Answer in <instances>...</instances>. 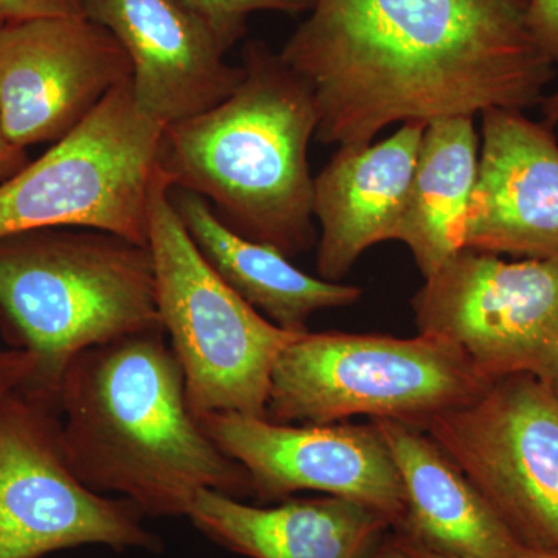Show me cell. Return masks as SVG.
I'll use <instances>...</instances> for the list:
<instances>
[{
    "instance_id": "6da1fadb",
    "label": "cell",
    "mask_w": 558,
    "mask_h": 558,
    "mask_svg": "<svg viewBox=\"0 0 558 558\" xmlns=\"http://www.w3.org/2000/svg\"><path fill=\"white\" fill-rule=\"evenodd\" d=\"M281 60L310 89L318 142L395 123L532 108L556 75L520 0H315Z\"/></svg>"
},
{
    "instance_id": "7a4b0ae2",
    "label": "cell",
    "mask_w": 558,
    "mask_h": 558,
    "mask_svg": "<svg viewBox=\"0 0 558 558\" xmlns=\"http://www.w3.org/2000/svg\"><path fill=\"white\" fill-rule=\"evenodd\" d=\"M58 411L81 483L130 499L145 517H186L201 490L252 498L248 473L191 411L182 366L161 328L76 355Z\"/></svg>"
},
{
    "instance_id": "3957f363",
    "label": "cell",
    "mask_w": 558,
    "mask_h": 558,
    "mask_svg": "<svg viewBox=\"0 0 558 558\" xmlns=\"http://www.w3.org/2000/svg\"><path fill=\"white\" fill-rule=\"evenodd\" d=\"M241 65L227 100L165 128L159 167L171 189L204 197L234 233L293 258L317 240L307 160L317 108L263 40H250Z\"/></svg>"
},
{
    "instance_id": "277c9868",
    "label": "cell",
    "mask_w": 558,
    "mask_h": 558,
    "mask_svg": "<svg viewBox=\"0 0 558 558\" xmlns=\"http://www.w3.org/2000/svg\"><path fill=\"white\" fill-rule=\"evenodd\" d=\"M157 328L148 245L90 229L0 238V329L11 348L35 357L21 388L32 398L58 411L62 379L76 355Z\"/></svg>"
},
{
    "instance_id": "5b68a950",
    "label": "cell",
    "mask_w": 558,
    "mask_h": 558,
    "mask_svg": "<svg viewBox=\"0 0 558 558\" xmlns=\"http://www.w3.org/2000/svg\"><path fill=\"white\" fill-rule=\"evenodd\" d=\"M492 384L444 337L307 330L275 363L266 418L326 425L365 416L424 429L433 417L468 405Z\"/></svg>"
},
{
    "instance_id": "8992f818",
    "label": "cell",
    "mask_w": 558,
    "mask_h": 558,
    "mask_svg": "<svg viewBox=\"0 0 558 558\" xmlns=\"http://www.w3.org/2000/svg\"><path fill=\"white\" fill-rule=\"evenodd\" d=\"M148 247L160 325L182 366L191 411L266 417L271 371L300 333L278 328L209 267L160 167L150 190Z\"/></svg>"
},
{
    "instance_id": "52a82bcc",
    "label": "cell",
    "mask_w": 558,
    "mask_h": 558,
    "mask_svg": "<svg viewBox=\"0 0 558 558\" xmlns=\"http://www.w3.org/2000/svg\"><path fill=\"white\" fill-rule=\"evenodd\" d=\"M163 124L116 87L86 120L0 185V238L90 229L148 245L149 199Z\"/></svg>"
},
{
    "instance_id": "ba28073f",
    "label": "cell",
    "mask_w": 558,
    "mask_h": 558,
    "mask_svg": "<svg viewBox=\"0 0 558 558\" xmlns=\"http://www.w3.org/2000/svg\"><path fill=\"white\" fill-rule=\"evenodd\" d=\"M142 510L97 494L70 468L57 410L22 389L0 399V558H43L81 546L161 553Z\"/></svg>"
},
{
    "instance_id": "9c48e42d",
    "label": "cell",
    "mask_w": 558,
    "mask_h": 558,
    "mask_svg": "<svg viewBox=\"0 0 558 558\" xmlns=\"http://www.w3.org/2000/svg\"><path fill=\"white\" fill-rule=\"evenodd\" d=\"M524 550L558 556V400L529 374L495 380L424 427Z\"/></svg>"
},
{
    "instance_id": "30bf717a",
    "label": "cell",
    "mask_w": 558,
    "mask_h": 558,
    "mask_svg": "<svg viewBox=\"0 0 558 558\" xmlns=\"http://www.w3.org/2000/svg\"><path fill=\"white\" fill-rule=\"evenodd\" d=\"M418 332L457 343L490 381L558 376V260H505L462 248L413 301Z\"/></svg>"
},
{
    "instance_id": "8fae6325",
    "label": "cell",
    "mask_w": 558,
    "mask_h": 558,
    "mask_svg": "<svg viewBox=\"0 0 558 558\" xmlns=\"http://www.w3.org/2000/svg\"><path fill=\"white\" fill-rule=\"evenodd\" d=\"M197 418L220 449L248 473L252 498L258 505L318 492L376 510L392 531L402 523V483L376 422L290 425L236 413Z\"/></svg>"
},
{
    "instance_id": "7c38bea8",
    "label": "cell",
    "mask_w": 558,
    "mask_h": 558,
    "mask_svg": "<svg viewBox=\"0 0 558 558\" xmlns=\"http://www.w3.org/2000/svg\"><path fill=\"white\" fill-rule=\"evenodd\" d=\"M131 76L119 40L89 17H33L0 27V119L22 148L65 137Z\"/></svg>"
},
{
    "instance_id": "4fadbf2b",
    "label": "cell",
    "mask_w": 558,
    "mask_h": 558,
    "mask_svg": "<svg viewBox=\"0 0 558 558\" xmlns=\"http://www.w3.org/2000/svg\"><path fill=\"white\" fill-rule=\"evenodd\" d=\"M126 51L138 108L163 126L227 100L244 78L230 47L182 0H80Z\"/></svg>"
},
{
    "instance_id": "5bb4252c",
    "label": "cell",
    "mask_w": 558,
    "mask_h": 558,
    "mask_svg": "<svg viewBox=\"0 0 558 558\" xmlns=\"http://www.w3.org/2000/svg\"><path fill=\"white\" fill-rule=\"evenodd\" d=\"M478 175L462 248L558 260V142L519 109L481 113Z\"/></svg>"
},
{
    "instance_id": "9a60e30c",
    "label": "cell",
    "mask_w": 558,
    "mask_h": 558,
    "mask_svg": "<svg viewBox=\"0 0 558 558\" xmlns=\"http://www.w3.org/2000/svg\"><path fill=\"white\" fill-rule=\"evenodd\" d=\"M424 130L425 124L413 121L376 145L339 148L315 175L319 278L340 282L366 250L395 240Z\"/></svg>"
},
{
    "instance_id": "2e32d148",
    "label": "cell",
    "mask_w": 558,
    "mask_h": 558,
    "mask_svg": "<svg viewBox=\"0 0 558 558\" xmlns=\"http://www.w3.org/2000/svg\"><path fill=\"white\" fill-rule=\"evenodd\" d=\"M186 517L220 548L248 558H373L392 531L376 510L332 495L253 506L201 490Z\"/></svg>"
},
{
    "instance_id": "e0dca14e",
    "label": "cell",
    "mask_w": 558,
    "mask_h": 558,
    "mask_svg": "<svg viewBox=\"0 0 558 558\" xmlns=\"http://www.w3.org/2000/svg\"><path fill=\"white\" fill-rule=\"evenodd\" d=\"M403 487L405 513L395 532L435 553L519 558L524 549L478 488L424 429L374 418Z\"/></svg>"
},
{
    "instance_id": "ac0fdd59",
    "label": "cell",
    "mask_w": 558,
    "mask_h": 558,
    "mask_svg": "<svg viewBox=\"0 0 558 558\" xmlns=\"http://www.w3.org/2000/svg\"><path fill=\"white\" fill-rule=\"evenodd\" d=\"M171 202L209 267L278 328L307 332L312 315L362 299L357 286L312 277L277 248L234 233L204 197L171 189Z\"/></svg>"
},
{
    "instance_id": "d6986e66",
    "label": "cell",
    "mask_w": 558,
    "mask_h": 558,
    "mask_svg": "<svg viewBox=\"0 0 558 558\" xmlns=\"http://www.w3.org/2000/svg\"><path fill=\"white\" fill-rule=\"evenodd\" d=\"M480 138L473 117L425 124L405 211L395 241L403 242L422 277L462 250V229L478 175Z\"/></svg>"
},
{
    "instance_id": "ffe728a7",
    "label": "cell",
    "mask_w": 558,
    "mask_h": 558,
    "mask_svg": "<svg viewBox=\"0 0 558 558\" xmlns=\"http://www.w3.org/2000/svg\"><path fill=\"white\" fill-rule=\"evenodd\" d=\"M201 14L227 46L233 47L247 31V17L256 11L300 14L311 11L315 0H182Z\"/></svg>"
},
{
    "instance_id": "44dd1931",
    "label": "cell",
    "mask_w": 558,
    "mask_h": 558,
    "mask_svg": "<svg viewBox=\"0 0 558 558\" xmlns=\"http://www.w3.org/2000/svg\"><path fill=\"white\" fill-rule=\"evenodd\" d=\"M520 2L535 43L558 68V0H520Z\"/></svg>"
},
{
    "instance_id": "7402d4cb",
    "label": "cell",
    "mask_w": 558,
    "mask_h": 558,
    "mask_svg": "<svg viewBox=\"0 0 558 558\" xmlns=\"http://www.w3.org/2000/svg\"><path fill=\"white\" fill-rule=\"evenodd\" d=\"M5 22L47 16H84L80 0H0Z\"/></svg>"
},
{
    "instance_id": "603a6c76",
    "label": "cell",
    "mask_w": 558,
    "mask_h": 558,
    "mask_svg": "<svg viewBox=\"0 0 558 558\" xmlns=\"http://www.w3.org/2000/svg\"><path fill=\"white\" fill-rule=\"evenodd\" d=\"M35 366L31 352L17 348L0 349V399L24 387Z\"/></svg>"
},
{
    "instance_id": "cb8c5ba5",
    "label": "cell",
    "mask_w": 558,
    "mask_h": 558,
    "mask_svg": "<svg viewBox=\"0 0 558 558\" xmlns=\"http://www.w3.org/2000/svg\"><path fill=\"white\" fill-rule=\"evenodd\" d=\"M31 163L27 149L17 146L7 134L0 119V185L9 182L11 178L24 170Z\"/></svg>"
},
{
    "instance_id": "d4e9b609",
    "label": "cell",
    "mask_w": 558,
    "mask_h": 558,
    "mask_svg": "<svg viewBox=\"0 0 558 558\" xmlns=\"http://www.w3.org/2000/svg\"><path fill=\"white\" fill-rule=\"evenodd\" d=\"M391 539L398 558H465L435 553V550L424 548V546L414 543L413 539L407 538L405 535L398 534L395 531L391 532Z\"/></svg>"
},
{
    "instance_id": "484cf974",
    "label": "cell",
    "mask_w": 558,
    "mask_h": 558,
    "mask_svg": "<svg viewBox=\"0 0 558 558\" xmlns=\"http://www.w3.org/2000/svg\"><path fill=\"white\" fill-rule=\"evenodd\" d=\"M543 121L549 126H556L558 123V89L554 90L549 97L543 98L542 101Z\"/></svg>"
},
{
    "instance_id": "4316f807",
    "label": "cell",
    "mask_w": 558,
    "mask_h": 558,
    "mask_svg": "<svg viewBox=\"0 0 558 558\" xmlns=\"http://www.w3.org/2000/svg\"><path fill=\"white\" fill-rule=\"evenodd\" d=\"M373 558H398L395 545H392L391 534L388 535L387 539H385L384 545H381V548L377 550L376 556H374Z\"/></svg>"
},
{
    "instance_id": "83f0119b",
    "label": "cell",
    "mask_w": 558,
    "mask_h": 558,
    "mask_svg": "<svg viewBox=\"0 0 558 558\" xmlns=\"http://www.w3.org/2000/svg\"><path fill=\"white\" fill-rule=\"evenodd\" d=\"M519 558H558V556H556V554L532 553V550H524Z\"/></svg>"
},
{
    "instance_id": "f1b7e54d",
    "label": "cell",
    "mask_w": 558,
    "mask_h": 558,
    "mask_svg": "<svg viewBox=\"0 0 558 558\" xmlns=\"http://www.w3.org/2000/svg\"><path fill=\"white\" fill-rule=\"evenodd\" d=\"M550 388H553L554 395H556V399L558 400V376L556 377V380L550 384Z\"/></svg>"
},
{
    "instance_id": "f546056e",
    "label": "cell",
    "mask_w": 558,
    "mask_h": 558,
    "mask_svg": "<svg viewBox=\"0 0 558 558\" xmlns=\"http://www.w3.org/2000/svg\"><path fill=\"white\" fill-rule=\"evenodd\" d=\"M3 22H5V21H3L2 16H0V27H2Z\"/></svg>"
}]
</instances>
